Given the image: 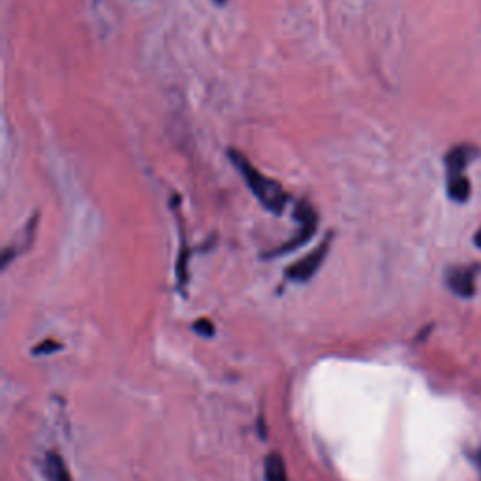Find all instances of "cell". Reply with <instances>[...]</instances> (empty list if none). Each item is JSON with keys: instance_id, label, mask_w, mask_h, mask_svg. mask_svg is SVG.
<instances>
[{"instance_id": "7a4b0ae2", "label": "cell", "mask_w": 481, "mask_h": 481, "mask_svg": "<svg viewBox=\"0 0 481 481\" xmlns=\"http://www.w3.org/2000/svg\"><path fill=\"white\" fill-rule=\"evenodd\" d=\"M294 218L299 224V228L296 232V235L292 239H288L286 243H282L280 246H277L275 250H269L264 254V258H278V256L284 254H290L301 246H305L314 234L318 232V213L316 209L308 204V202H298L296 209H294Z\"/></svg>"}, {"instance_id": "8992f818", "label": "cell", "mask_w": 481, "mask_h": 481, "mask_svg": "<svg viewBox=\"0 0 481 481\" xmlns=\"http://www.w3.org/2000/svg\"><path fill=\"white\" fill-rule=\"evenodd\" d=\"M37 226H38V214H35V216H32V218L26 222L25 230L17 235L16 243H14V245H8V246L5 248V254H3V266H5V267H8L10 262H12L14 258H17L19 254H23L25 250L30 248V245H32V241H35V235H37Z\"/></svg>"}, {"instance_id": "277c9868", "label": "cell", "mask_w": 481, "mask_h": 481, "mask_svg": "<svg viewBox=\"0 0 481 481\" xmlns=\"http://www.w3.org/2000/svg\"><path fill=\"white\" fill-rule=\"evenodd\" d=\"M331 243H333V234H329L312 252H308L305 258L298 260L294 266L288 267L284 273L286 278L292 282H308L319 271V267L324 266Z\"/></svg>"}, {"instance_id": "5b68a950", "label": "cell", "mask_w": 481, "mask_h": 481, "mask_svg": "<svg viewBox=\"0 0 481 481\" xmlns=\"http://www.w3.org/2000/svg\"><path fill=\"white\" fill-rule=\"evenodd\" d=\"M447 286L459 298H472L476 294V271L466 267H455L447 271Z\"/></svg>"}, {"instance_id": "9c48e42d", "label": "cell", "mask_w": 481, "mask_h": 481, "mask_svg": "<svg viewBox=\"0 0 481 481\" xmlns=\"http://www.w3.org/2000/svg\"><path fill=\"white\" fill-rule=\"evenodd\" d=\"M194 331L198 335H202V337H213L214 335V326H213L211 319L202 318V319H198V322L194 324Z\"/></svg>"}, {"instance_id": "8fae6325", "label": "cell", "mask_w": 481, "mask_h": 481, "mask_svg": "<svg viewBox=\"0 0 481 481\" xmlns=\"http://www.w3.org/2000/svg\"><path fill=\"white\" fill-rule=\"evenodd\" d=\"M474 243H476V246H477V248H481V228L477 230V234H476V239H474Z\"/></svg>"}, {"instance_id": "ba28073f", "label": "cell", "mask_w": 481, "mask_h": 481, "mask_svg": "<svg viewBox=\"0 0 481 481\" xmlns=\"http://www.w3.org/2000/svg\"><path fill=\"white\" fill-rule=\"evenodd\" d=\"M47 472H49V479L51 481H72L67 466H64V463H62V459L53 455V454L47 457Z\"/></svg>"}, {"instance_id": "52a82bcc", "label": "cell", "mask_w": 481, "mask_h": 481, "mask_svg": "<svg viewBox=\"0 0 481 481\" xmlns=\"http://www.w3.org/2000/svg\"><path fill=\"white\" fill-rule=\"evenodd\" d=\"M266 481H288L286 465L278 454H271L266 459Z\"/></svg>"}, {"instance_id": "3957f363", "label": "cell", "mask_w": 481, "mask_h": 481, "mask_svg": "<svg viewBox=\"0 0 481 481\" xmlns=\"http://www.w3.org/2000/svg\"><path fill=\"white\" fill-rule=\"evenodd\" d=\"M466 147H455L445 156V172H447V194L457 204H465L470 196V183L465 177V168L468 162Z\"/></svg>"}, {"instance_id": "30bf717a", "label": "cell", "mask_w": 481, "mask_h": 481, "mask_svg": "<svg viewBox=\"0 0 481 481\" xmlns=\"http://www.w3.org/2000/svg\"><path fill=\"white\" fill-rule=\"evenodd\" d=\"M62 346L58 344V342H55V340H46V342H42V344H38L37 348H35V354H51V351H57V350H60Z\"/></svg>"}, {"instance_id": "6da1fadb", "label": "cell", "mask_w": 481, "mask_h": 481, "mask_svg": "<svg viewBox=\"0 0 481 481\" xmlns=\"http://www.w3.org/2000/svg\"><path fill=\"white\" fill-rule=\"evenodd\" d=\"M228 158L232 160V164L239 172V175L245 179L256 200H258L273 214H282L288 202H290V194L282 188V184L277 183L275 179L266 177L258 168H254L250 164V160L241 151L230 149Z\"/></svg>"}]
</instances>
